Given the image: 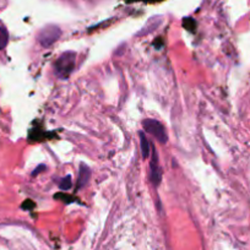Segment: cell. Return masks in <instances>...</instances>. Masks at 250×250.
Wrapping results in <instances>:
<instances>
[{
	"instance_id": "6da1fadb",
	"label": "cell",
	"mask_w": 250,
	"mask_h": 250,
	"mask_svg": "<svg viewBox=\"0 0 250 250\" xmlns=\"http://www.w3.org/2000/svg\"><path fill=\"white\" fill-rule=\"evenodd\" d=\"M75 59L76 54L74 52H66L60 55L59 59L55 62V71L59 78H69L75 66Z\"/></svg>"
},
{
	"instance_id": "7a4b0ae2",
	"label": "cell",
	"mask_w": 250,
	"mask_h": 250,
	"mask_svg": "<svg viewBox=\"0 0 250 250\" xmlns=\"http://www.w3.org/2000/svg\"><path fill=\"white\" fill-rule=\"evenodd\" d=\"M143 126L146 133L151 134L158 143L166 144L168 141L167 134H166L163 125L158 120L155 119H146L143 122Z\"/></svg>"
},
{
	"instance_id": "3957f363",
	"label": "cell",
	"mask_w": 250,
	"mask_h": 250,
	"mask_svg": "<svg viewBox=\"0 0 250 250\" xmlns=\"http://www.w3.org/2000/svg\"><path fill=\"white\" fill-rule=\"evenodd\" d=\"M60 36V30L57 26H48V27L43 28L42 31L38 35V41L42 45L48 47V45L53 44L55 41L59 38Z\"/></svg>"
},
{
	"instance_id": "277c9868",
	"label": "cell",
	"mask_w": 250,
	"mask_h": 250,
	"mask_svg": "<svg viewBox=\"0 0 250 250\" xmlns=\"http://www.w3.org/2000/svg\"><path fill=\"white\" fill-rule=\"evenodd\" d=\"M151 175H152L153 184H155V185L160 184V182H161V172H160V168H158L157 153H156V150L153 151L152 162H151Z\"/></svg>"
},
{
	"instance_id": "5b68a950",
	"label": "cell",
	"mask_w": 250,
	"mask_h": 250,
	"mask_svg": "<svg viewBox=\"0 0 250 250\" xmlns=\"http://www.w3.org/2000/svg\"><path fill=\"white\" fill-rule=\"evenodd\" d=\"M90 168L86 167L85 165H81L80 167V178H79V187H83L87 184L88 178H90Z\"/></svg>"
},
{
	"instance_id": "8992f818",
	"label": "cell",
	"mask_w": 250,
	"mask_h": 250,
	"mask_svg": "<svg viewBox=\"0 0 250 250\" xmlns=\"http://www.w3.org/2000/svg\"><path fill=\"white\" fill-rule=\"evenodd\" d=\"M140 143H141V151H143L144 158H147L148 156H150V145H148V141L144 133H140Z\"/></svg>"
},
{
	"instance_id": "52a82bcc",
	"label": "cell",
	"mask_w": 250,
	"mask_h": 250,
	"mask_svg": "<svg viewBox=\"0 0 250 250\" xmlns=\"http://www.w3.org/2000/svg\"><path fill=\"white\" fill-rule=\"evenodd\" d=\"M9 42V33L4 27L0 26V50L4 49Z\"/></svg>"
},
{
	"instance_id": "ba28073f",
	"label": "cell",
	"mask_w": 250,
	"mask_h": 250,
	"mask_svg": "<svg viewBox=\"0 0 250 250\" xmlns=\"http://www.w3.org/2000/svg\"><path fill=\"white\" fill-rule=\"evenodd\" d=\"M59 188L62 189V190H68V189H70L71 188V175H66V177L62 178V179L60 180Z\"/></svg>"
}]
</instances>
